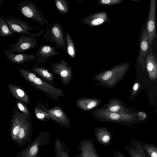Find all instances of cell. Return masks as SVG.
<instances>
[{"instance_id": "cell-36", "label": "cell", "mask_w": 157, "mask_h": 157, "mask_svg": "<svg viewBox=\"0 0 157 157\" xmlns=\"http://www.w3.org/2000/svg\"><path fill=\"white\" fill-rule=\"evenodd\" d=\"M137 116L140 121H142L147 117L146 114L143 112H139L137 113Z\"/></svg>"}, {"instance_id": "cell-5", "label": "cell", "mask_w": 157, "mask_h": 157, "mask_svg": "<svg viewBox=\"0 0 157 157\" xmlns=\"http://www.w3.org/2000/svg\"><path fill=\"white\" fill-rule=\"evenodd\" d=\"M63 28L59 23L55 22L48 26L42 37L53 45L56 49L62 51L66 49L67 40L63 34Z\"/></svg>"}, {"instance_id": "cell-21", "label": "cell", "mask_w": 157, "mask_h": 157, "mask_svg": "<svg viewBox=\"0 0 157 157\" xmlns=\"http://www.w3.org/2000/svg\"><path fill=\"white\" fill-rule=\"evenodd\" d=\"M101 102V100L94 98L81 97L76 101V105L80 109L87 111L98 106Z\"/></svg>"}, {"instance_id": "cell-24", "label": "cell", "mask_w": 157, "mask_h": 157, "mask_svg": "<svg viewBox=\"0 0 157 157\" xmlns=\"http://www.w3.org/2000/svg\"><path fill=\"white\" fill-rule=\"evenodd\" d=\"M55 157H70L68 154L69 148H67L65 144L58 138L54 142Z\"/></svg>"}, {"instance_id": "cell-16", "label": "cell", "mask_w": 157, "mask_h": 157, "mask_svg": "<svg viewBox=\"0 0 157 157\" xmlns=\"http://www.w3.org/2000/svg\"><path fill=\"white\" fill-rule=\"evenodd\" d=\"M99 108L105 111L123 114H130L135 113L125 107L122 101L116 98L109 100L108 103Z\"/></svg>"}, {"instance_id": "cell-13", "label": "cell", "mask_w": 157, "mask_h": 157, "mask_svg": "<svg viewBox=\"0 0 157 157\" xmlns=\"http://www.w3.org/2000/svg\"><path fill=\"white\" fill-rule=\"evenodd\" d=\"M110 21V19L106 12L103 11L94 13L85 17L82 19L81 22L94 27L109 22Z\"/></svg>"}, {"instance_id": "cell-38", "label": "cell", "mask_w": 157, "mask_h": 157, "mask_svg": "<svg viewBox=\"0 0 157 157\" xmlns=\"http://www.w3.org/2000/svg\"></svg>"}, {"instance_id": "cell-1", "label": "cell", "mask_w": 157, "mask_h": 157, "mask_svg": "<svg viewBox=\"0 0 157 157\" xmlns=\"http://www.w3.org/2000/svg\"><path fill=\"white\" fill-rule=\"evenodd\" d=\"M130 65L129 62L122 63L95 75L93 78L98 82L94 85L101 86L109 89L114 87L125 76Z\"/></svg>"}, {"instance_id": "cell-31", "label": "cell", "mask_w": 157, "mask_h": 157, "mask_svg": "<svg viewBox=\"0 0 157 157\" xmlns=\"http://www.w3.org/2000/svg\"><path fill=\"white\" fill-rule=\"evenodd\" d=\"M16 105L18 109L22 113L28 115H30V113L28 109L26 106L21 101L17 100Z\"/></svg>"}, {"instance_id": "cell-15", "label": "cell", "mask_w": 157, "mask_h": 157, "mask_svg": "<svg viewBox=\"0 0 157 157\" xmlns=\"http://www.w3.org/2000/svg\"><path fill=\"white\" fill-rule=\"evenodd\" d=\"M48 112L51 119L54 121L60 126L67 128L70 127V119L60 107L55 106L48 109Z\"/></svg>"}, {"instance_id": "cell-28", "label": "cell", "mask_w": 157, "mask_h": 157, "mask_svg": "<svg viewBox=\"0 0 157 157\" xmlns=\"http://www.w3.org/2000/svg\"><path fill=\"white\" fill-rule=\"evenodd\" d=\"M55 3L59 13L61 15L67 13L69 10L70 6L67 0H55Z\"/></svg>"}, {"instance_id": "cell-23", "label": "cell", "mask_w": 157, "mask_h": 157, "mask_svg": "<svg viewBox=\"0 0 157 157\" xmlns=\"http://www.w3.org/2000/svg\"><path fill=\"white\" fill-rule=\"evenodd\" d=\"M35 117L43 121H47L51 119L48 112V109L40 102H37L34 108Z\"/></svg>"}, {"instance_id": "cell-17", "label": "cell", "mask_w": 157, "mask_h": 157, "mask_svg": "<svg viewBox=\"0 0 157 157\" xmlns=\"http://www.w3.org/2000/svg\"><path fill=\"white\" fill-rule=\"evenodd\" d=\"M4 52L7 58L13 63L22 64L25 62L34 61L36 59L35 55L22 53L16 54L10 49L4 50Z\"/></svg>"}, {"instance_id": "cell-10", "label": "cell", "mask_w": 157, "mask_h": 157, "mask_svg": "<svg viewBox=\"0 0 157 157\" xmlns=\"http://www.w3.org/2000/svg\"><path fill=\"white\" fill-rule=\"evenodd\" d=\"M32 131L31 116L27 115L23 121L19 129L16 142L17 145L20 146L31 141Z\"/></svg>"}, {"instance_id": "cell-37", "label": "cell", "mask_w": 157, "mask_h": 157, "mask_svg": "<svg viewBox=\"0 0 157 157\" xmlns=\"http://www.w3.org/2000/svg\"><path fill=\"white\" fill-rule=\"evenodd\" d=\"M131 1H136V2H139V1L140 0H131Z\"/></svg>"}, {"instance_id": "cell-34", "label": "cell", "mask_w": 157, "mask_h": 157, "mask_svg": "<svg viewBox=\"0 0 157 157\" xmlns=\"http://www.w3.org/2000/svg\"><path fill=\"white\" fill-rule=\"evenodd\" d=\"M130 154L131 157H146L142 150H131Z\"/></svg>"}, {"instance_id": "cell-11", "label": "cell", "mask_w": 157, "mask_h": 157, "mask_svg": "<svg viewBox=\"0 0 157 157\" xmlns=\"http://www.w3.org/2000/svg\"><path fill=\"white\" fill-rule=\"evenodd\" d=\"M150 9L146 28L148 43L151 46L156 37L155 15L157 0H150Z\"/></svg>"}, {"instance_id": "cell-12", "label": "cell", "mask_w": 157, "mask_h": 157, "mask_svg": "<svg viewBox=\"0 0 157 157\" xmlns=\"http://www.w3.org/2000/svg\"><path fill=\"white\" fill-rule=\"evenodd\" d=\"M27 115L16 109H14L13 110L10 120V132L12 140L16 143L17 140L21 125Z\"/></svg>"}, {"instance_id": "cell-3", "label": "cell", "mask_w": 157, "mask_h": 157, "mask_svg": "<svg viewBox=\"0 0 157 157\" xmlns=\"http://www.w3.org/2000/svg\"><path fill=\"white\" fill-rule=\"evenodd\" d=\"M0 16L13 33L26 34L36 37H40L45 31L42 29L17 18L10 16L6 18Z\"/></svg>"}, {"instance_id": "cell-30", "label": "cell", "mask_w": 157, "mask_h": 157, "mask_svg": "<svg viewBox=\"0 0 157 157\" xmlns=\"http://www.w3.org/2000/svg\"><path fill=\"white\" fill-rule=\"evenodd\" d=\"M18 71L23 78L31 84L33 83L36 77V76L34 73L23 68H19Z\"/></svg>"}, {"instance_id": "cell-32", "label": "cell", "mask_w": 157, "mask_h": 157, "mask_svg": "<svg viewBox=\"0 0 157 157\" xmlns=\"http://www.w3.org/2000/svg\"><path fill=\"white\" fill-rule=\"evenodd\" d=\"M150 157H157V149L153 146L147 145L144 146Z\"/></svg>"}, {"instance_id": "cell-22", "label": "cell", "mask_w": 157, "mask_h": 157, "mask_svg": "<svg viewBox=\"0 0 157 157\" xmlns=\"http://www.w3.org/2000/svg\"><path fill=\"white\" fill-rule=\"evenodd\" d=\"M8 88L10 93L17 100L26 104H29L30 101L25 90L21 86L9 84Z\"/></svg>"}, {"instance_id": "cell-4", "label": "cell", "mask_w": 157, "mask_h": 157, "mask_svg": "<svg viewBox=\"0 0 157 157\" xmlns=\"http://www.w3.org/2000/svg\"><path fill=\"white\" fill-rule=\"evenodd\" d=\"M50 142L51 136L48 131L40 132L30 144L14 157H39V152L41 147L47 145Z\"/></svg>"}, {"instance_id": "cell-18", "label": "cell", "mask_w": 157, "mask_h": 157, "mask_svg": "<svg viewBox=\"0 0 157 157\" xmlns=\"http://www.w3.org/2000/svg\"><path fill=\"white\" fill-rule=\"evenodd\" d=\"M59 53L53 47L49 45H43L38 48L35 56L36 62H46L50 58L58 55Z\"/></svg>"}, {"instance_id": "cell-9", "label": "cell", "mask_w": 157, "mask_h": 157, "mask_svg": "<svg viewBox=\"0 0 157 157\" xmlns=\"http://www.w3.org/2000/svg\"><path fill=\"white\" fill-rule=\"evenodd\" d=\"M32 84L39 91L44 93L48 97L55 101L58 100L60 97L65 96L61 89L45 82L37 76Z\"/></svg>"}, {"instance_id": "cell-27", "label": "cell", "mask_w": 157, "mask_h": 157, "mask_svg": "<svg viewBox=\"0 0 157 157\" xmlns=\"http://www.w3.org/2000/svg\"><path fill=\"white\" fill-rule=\"evenodd\" d=\"M65 34L67 40V54L72 59L75 58L76 49L73 39L69 34L65 30Z\"/></svg>"}, {"instance_id": "cell-6", "label": "cell", "mask_w": 157, "mask_h": 157, "mask_svg": "<svg viewBox=\"0 0 157 157\" xmlns=\"http://www.w3.org/2000/svg\"><path fill=\"white\" fill-rule=\"evenodd\" d=\"M18 6L19 11L27 18L41 25H48L47 18L32 1L25 0L20 2Z\"/></svg>"}, {"instance_id": "cell-29", "label": "cell", "mask_w": 157, "mask_h": 157, "mask_svg": "<svg viewBox=\"0 0 157 157\" xmlns=\"http://www.w3.org/2000/svg\"><path fill=\"white\" fill-rule=\"evenodd\" d=\"M13 33L7 23L0 16V37L13 36Z\"/></svg>"}, {"instance_id": "cell-25", "label": "cell", "mask_w": 157, "mask_h": 157, "mask_svg": "<svg viewBox=\"0 0 157 157\" xmlns=\"http://www.w3.org/2000/svg\"><path fill=\"white\" fill-rule=\"evenodd\" d=\"M95 135L98 141L101 144H106L110 141V133L105 128H97L95 129Z\"/></svg>"}, {"instance_id": "cell-7", "label": "cell", "mask_w": 157, "mask_h": 157, "mask_svg": "<svg viewBox=\"0 0 157 157\" xmlns=\"http://www.w3.org/2000/svg\"><path fill=\"white\" fill-rule=\"evenodd\" d=\"M50 67L52 72L59 76L62 84L64 85L69 84L73 74L71 68L68 62L62 59L59 62L52 63Z\"/></svg>"}, {"instance_id": "cell-35", "label": "cell", "mask_w": 157, "mask_h": 157, "mask_svg": "<svg viewBox=\"0 0 157 157\" xmlns=\"http://www.w3.org/2000/svg\"><path fill=\"white\" fill-rule=\"evenodd\" d=\"M140 88V84L138 82H136L135 83L132 87V96L133 97L137 93V92L139 90Z\"/></svg>"}, {"instance_id": "cell-26", "label": "cell", "mask_w": 157, "mask_h": 157, "mask_svg": "<svg viewBox=\"0 0 157 157\" xmlns=\"http://www.w3.org/2000/svg\"><path fill=\"white\" fill-rule=\"evenodd\" d=\"M32 70L49 82H53V75L48 68L43 66H36L32 68Z\"/></svg>"}, {"instance_id": "cell-2", "label": "cell", "mask_w": 157, "mask_h": 157, "mask_svg": "<svg viewBox=\"0 0 157 157\" xmlns=\"http://www.w3.org/2000/svg\"><path fill=\"white\" fill-rule=\"evenodd\" d=\"M93 117L99 121L124 124H131L141 121L136 113L123 114L105 111L98 108L92 112Z\"/></svg>"}, {"instance_id": "cell-14", "label": "cell", "mask_w": 157, "mask_h": 157, "mask_svg": "<svg viewBox=\"0 0 157 157\" xmlns=\"http://www.w3.org/2000/svg\"><path fill=\"white\" fill-rule=\"evenodd\" d=\"M146 67L149 79L153 81L157 78V60L155 56L152 52L151 46H150L146 56Z\"/></svg>"}, {"instance_id": "cell-20", "label": "cell", "mask_w": 157, "mask_h": 157, "mask_svg": "<svg viewBox=\"0 0 157 157\" xmlns=\"http://www.w3.org/2000/svg\"><path fill=\"white\" fill-rule=\"evenodd\" d=\"M77 148L80 152L74 157H98L92 140L81 141Z\"/></svg>"}, {"instance_id": "cell-33", "label": "cell", "mask_w": 157, "mask_h": 157, "mask_svg": "<svg viewBox=\"0 0 157 157\" xmlns=\"http://www.w3.org/2000/svg\"><path fill=\"white\" fill-rule=\"evenodd\" d=\"M123 1V0H100L97 3L102 5L107 6L119 4Z\"/></svg>"}, {"instance_id": "cell-8", "label": "cell", "mask_w": 157, "mask_h": 157, "mask_svg": "<svg viewBox=\"0 0 157 157\" xmlns=\"http://www.w3.org/2000/svg\"><path fill=\"white\" fill-rule=\"evenodd\" d=\"M37 40L35 37L22 33L16 43L10 44L9 47L13 52L19 54L39 46Z\"/></svg>"}, {"instance_id": "cell-19", "label": "cell", "mask_w": 157, "mask_h": 157, "mask_svg": "<svg viewBox=\"0 0 157 157\" xmlns=\"http://www.w3.org/2000/svg\"><path fill=\"white\" fill-rule=\"evenodd\" d=\"M149 46L145 27L144 28L141 35L138 59V63L142 67L143 70L145 68L146 56Z\"/></svg>"}]
</instances>
